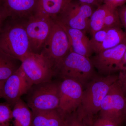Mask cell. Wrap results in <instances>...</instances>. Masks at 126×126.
Listing matches in <instances>:
<instances>
[{"instance_id": "cell-27", "label": "cell", "mask_w": 126, "mask_h": 126, "mask_svg": "<svg viewBox=\"0 0 126 126\" xmlns=\"http://www.w3.org/2000/svg\"><path fill=\"white\" fill-rule=\"evenodd\" d=\"M104 4H106L112 9H117L124 5L126 0H103Z\"/></svg>"}, {"instance_id": "cell-33", "label": "cell", "mask_w": 126, "mask_h": 126, "mask_svg": "<svg viewBox=\"0 0 126 126\" xmlns=\"http://www.w3.org/2000/svg\"><path fill=\"white\" fill-rule=\"evenodd\" d=\"M123 115H124V121H126V105L125 107V109H124V113H123Z\"/></svg>"}, {"instance_id": "cell-7", "label": "cell", "mask_w": 126, "mask_h": 126, "mask_svg": "<svg viewBox=\"0 0 126 126\" xmlns=\"http://www.w3.org/2000/svg\"><path fill=\"white\" fill-rule=\"evenodd\" d=\"M83 92L82 85L73 79H65L60 83L59 103L57 110L64 120L77 111Z\"/></svg>"}, {"instance_id": "cell-8", "label": "cell", "mask_w": 126, "mask_h": 126, "mask_svg": "<svg viewBox=\"0 0 126 126\" xmlns=\"http://www.w3.org/2000/svg\"><path fill=\"white\" fill-rule=\"evenodd\" d=\"M20 66L34 85L51 81L55 75L53 67L41 54L31 52L21 62Z\"/></svg>"}, {"instance_id": "cell-4", "label": "cell", "mask_w": 126, "mask_h": 126, "mask_svg": "<svg viewBox=\"0 0 126 126\" xmlns=\"http://www.w3.org/2000/svg\"><path fill=\"white\" fill-rule=\"evenodd\" d=\"M60 83L51 81L34 84L27 94V104L32 111L57 109L59 103Z\"/></svg>"}, {"instance_id": "cell-26", "label": "cell", "mask_w": 126, "mask_h": 126, "mask_svg": "<svg viewBox=\"0 0 126 126\" xmlns=\"http://www.w3.org/2000/svg\"><path fill=\"white\" fill-rule=\"evenodd\" d=\"M118 8L119 18L126 33V6L124 5Z\"/></svg>"}, {"instance_id": "cell-5", "label": "cell", "mask_w": 126, "mask_h": 126, "mask_svg": "<svg viewBox=\"0 0 126 126\" xmlns=\"http://www.w3.org/2000/svg\"><path fill=\"white\" fill-rule=\"evenodd\" d=\"M70 50L69 39L64 28L58 21L55 20L40 54L49 61L54 70L57 64Z\"/></svg>"}, {"instance_id": "cell-28", "label": "cell", "mask_w": 126, "mask_h": 126, "mask_svg": "<svg viewBox=\"0 0 126 126\" xmlns=\"http://www.w3.org/2000/svg\"><path fill=\"white\" fill-rule=\"evenodd\" d=\"M118 79L123 93L126 97V71L124 72L120 71Z\"/></svg>"}, {"instance_id": "cell-15", "label": "cell", "mask_w": 126, "mask_h": 126, "mask_svg": "<svg viewBox=\"0 0 126 126\" xmlns=\"http://www.w3.org/2000/svg\"><path fill=\"white\" fill-rule=\"evenodd\" d=\"M71 0H38L34 15L56 20Z\"/></svg>"}, {"instance_id": "cell-12", "label": "cell", "mask_w": 126, "mask_h": 126, "mask_svg": "<svg viewBox=\"0 0 126 126\" xmlns=\"http://www.w3.org/2000/svg\"><path fill=\"white\" fill-rule=\"evenodd\" d=\"M33 85L20 65L5 81L2 98L11 107H14L21 97L27 94Z\"/></svg>"}, {"instance_id": "cell-11", "label": "cell", "mask_w": 126, "mask_h": 126, "mask_svg": "<svg viewBox=\"0 0 126 126\" xmlns=\"http://www.w3.org/2000/svg\"><path fill=\"white\" fill-rule=\"evenodd\" d=\"M126 50V41L116 47L96 54L90 59L99 73L107 76L121 70Z\"/></svg>"}, {"instance_id": "cell-17", "label": "cell", "mask_w": 126, "mask_h": 126, "mask_svg": "<svg viewBox=\"0 0 126 126\" xmlns=\"http://www.w3.org/2000/svg\"><path fill=\"white\" fill-rule=\"evenodd\" d=\"M32 112L27 104L21 98L16 102L12 111V121L14 126H31Z\"/></svg>"}, {"instance_id": "cell-30", "label": "cell", "mask_w": 126, "mask_h": 126, "mask_svg": "<svg viewBox=\"0 0 126 126\" xmlns=\"http://www.w3.org/2000/svg\"><path fill=\"white\" fill-rule=\"evenodd\" d=\"M79 2L84 4H87L90 5H97L98 6L101 5L103 2V0H79Z\"/></svg>"}, {"instance_id": "cell-6", "label": "cell", "mask_w": 126, "mask_h": 126, "mask_svg": "<svg viewBox=\"0 0 126 126\" xmlns=\"http://www.w3.org/2000/svg\"><path fill=\"white\" fill-rule=\"evenodd\" d=\"M55 20L34 15L25 19L24 24L32 53L40 54Z\"/></svg>"}, {"instance_id": "cell-24", "label": "cell", "mask_w": 126, "mask_h": 126, "mask_svg": "<svg viewBox=\"0 0 126 126\" xmlns=\"http://www.w3.org/2000/svg\"><path fill=\"white\" fill-rule=\"evenodd\" d=\"M63 126H88V125L78 117L75 111L64 119Z\"/></svg>"}, {"instance_id": "cell-19", "label": "cell", "mask_w": 126, "mask_h": 126, "mask_svg": "<svg viewBox=\"0 0 126 126\" xmlns=\"http://www.w3.org/2000/svg\"><path fill=\"white\" fill-rule=\"evenodd\" d=\"M113 9L104 4L98 6L93 12L89 19L88 29L92 35L96 32L103 29L105 17L109 12Z\"/></svg>"}, {"instance_id": "cell-23", "label": "cell", "mask_w": 126, "mask_h": 126, "mask_svg": "<svg viewBox=\"0 0 126 126\" xmlns=\"http://www.w3.org/2000/svg\"><path fill=\"white\" fill-rule=\"evenodd\" d=\"M107 33V29H103L95 32L92 35L90 42L94 52L105 40Z\"/></svg>"}, {"instance_id": "cell-13", "label": "cell", "mask_w": 126, "mask_h": 126, "mask_svg": "<svg viewBox=\"0 0 126 126\" xmlns=\"http://www.w3.org/2000/svg\"><path fill=\"white\" fill-rule=\"evenodd\" d=\"M38 0H0V5L8 16L26 19L34 15Z\"/></svg>"}, {"instance_id": "cell-2", "label": "cell", "mask_w": 126, "mask_h": 126, "mask_svg": "<svg viewBox=\"0 0 126 126\" xmlns=\"http://www.w3.org/2000/svg\"><path fill=\"white\" fill-rule=\"evenodd\" d=\"M118 79V75L96 76L83 93L79 107L76 111L78 117L87 125L92 126V119L99 112L102 102L111 86Z\"/></svg>"}, {"instance_id": "cell-3", "label": "cell", "mask_w": 126, "mask_h": 126, "mask_svg": "<svg viewBox=\"0 0 126 126\" xmlns=\"http://www.w3.org/2000/svg\"><path fill=\"white\" fill-rule=\"evenodd\" d=\"M55 75L63 79H70L83 86L96 77L94 67L89 58L70 51L55 67Z\"/></svg>"}, {"instance_id": "cell-29", "label": "cell", "mask_w": 126, "mask_h": 126, "mask_svg": "<svg viewBox=\"0 0 126 126\" xmlns=\"http://www.w3.org/2000/svg\"><path fill=\"white\" fill-rule=\"evenodd\" d=\"M8 18V16L2 7L0 5V31L4 23Z\"/></svg>"}, {"instance_id": "cell-14", "label": "cell", "mask_w": 126, "mask_h": 126, "mask_svg": "<svg viewBox=\"0 0 126 126\" xmlns=\"http://www.w3.org/2000/svg\"><path fill=\"white\" fill-rule=\"evenodd\" d=\"M63 27L68 36L70 51L89 58L94 51L90 44V40L86 35V31L64 26Z\"/></svg>"}, {"instance_id": "cell-25", "label": "cell", "mask_w": 126, "mask_h": 126, "mask_svg": "<svg viewBox=\"0 0 126 126\" xmlns=\"http://www.w3.org/2000/svg\"><path fill=\"white\" fill-rule=\"evenodd\" d=\"M121 124L111 118L100 116L93 123L92 126H119Z\"/></svg>"}, {"instance_id": "cell-21", "label": "cell", "mask_w": 126, "mask_h": 126, "mask_svg": "<svg viewBox=\"0 0 126 126\" xmlns=\"http://www.w3.org/2000/svg\"><path fill=\"white\" fill-rule=\"evenodd\" d=\"M11 107L6 102L0 103V126H10L12 121Z\"/></svg>"}, {"instance_id": "cell-10", "label": "cell", "mask_w": 126, "mask_h": 126, "mask_svg": "<svg viewBox=\"0 0 126 126\" xmlns=\"http://www.w3.org/2000/svg\"><path fill=\"white\" fill-rule=\"evenodd\" d=\"M126 105V96L118 79L103 100L99 112L100 116L111 118L122 124L124 121L123 113Z\"/></svg>"}, {"instance_id": "cell-31", "label": "cell", "mask_w": 126, "mask_h": 126, "mask_svg": "<svg viewBox=\"0 0 126 126\" xmlns=\"http://www.w3.org/2000/svg\"><path fill=\"white\" fill-rule=\"evenodd\" d=\"M120 71L126 72V50L124 53L123 58L122 60L121 64V70Z\"/></svg>"}, {"instance_id": "cell-1", "label": "cell", "mask_w": 126, "mask_h": 126, "mask_svg": "<svg viewBox=\"0 0 126 126\" xmlns=\"http://www.w3.org/2000/svg\"><path fill=\"white\" fill-rule=\"evenodd\" d=\"M24 20L8 18L0 31V52L21 63L31 53Z\"/></svg>"}, {"instance_id": "cell-22", "label": "cell", "mask_w": 126, "mask_h": 126, "mask_svg": "<svg viewBox=\"0 0 126 126\" xmlns=\"http://www.w3.org/2000/svg\"><path fill=\"white\" fill-rule=\"evenodd\" d=\"M117 9H112L106 16L104 19L103 29H107L112 27H123Z\"/></svg>"}, {"instance_id": "cell-34", "label": "cell", "mask_w": 126, "mask_h": 126, "mask_svg": "<svg viewBox=\"0 0 126 126\" xmlns=\"http://www.w3.org/2000/svg\"><path fill=\"white\" fill-rule=\"evenodd\" d=\"M125 122H126V121H125Z\"/></svg>"}, {"instance_id": "cell-32", "label": "cell", "mask_w": 126, "mask_h": 126, "mask_svg": "<svg viewBox=\"0 0 126 126\" xmlns=\"http://www.w3.org/2000/svg\"><path fill=\"white\" fill-rule=\"evenodd\" d=\"M5 81H0V98H2L3 87Z\"/></svg>"}, {"instance_id": "cell-20", "label": "cell", "mask_w": 126, "mask_h": 126, "mask_svg": "<svg viewBox=\"0 0 126 126\" xmlns=\"http://www.w3.org/2000/svg\"><path fill=\"white\" fill-rule=\"evenodd\" d=\"M18 61L0 52V81H5L19 67Z\"/></svg>"}, {"instance_id": "cell-9", "label": "cell", "mask_w": 126, "mask_h": 126, "mask_svg": "<svg viewBox=\"0 0 126 126\" xmlns=\"http://www.w3.org/2000/svg\"><path fill=\"white\" fill-rule=\"evenodd\" d=\"M93 12L92 5L71 1L56 20L64 27L86 31H88L89 21Z\"/></svg>"}, {"instance_id": "cell-16", "label": "cell", "mask_w": 126, "mask_h": 126, "mask_svg": "<svg viewBox=\"0 0 126 126\" xmlns=\"http://www.w3.org/2000/svg\"><path fill=\"white\" fill-rule=\"evenodd\" d=\"M32 112L31 126H63L64 120L57 109Z\"/></svg>"}, {"instance_id": "cell-18", "label": "cell", "mask_w": 126, "mask_h": 126, "mask_svg": "<svg viewBox=\"0 0 126 126\" xmlns=\"http://www.w3.org/2000/svg\"><path fill=\"white\" fill-rule=\"evenodd\" d=\"M126 41V33L122 28L114 27L107 29L106 38L99 47L94 50L96 54L105 50L111 48Z\"/></svg>"}]
</instances>
